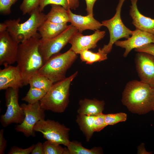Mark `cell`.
Masks as SVG:
<instances>
[{"instance_id": "obj_33", "label": "cell", "mask_w": 154, "mask_h": 154, "mask_svg": "<svg viewBox=\"0 0 154 154\" xmlns=\"http://www.w3.org/2000/svg\"><path fill=\"white\" fill-rule=\"evenodd\" d=\"M137 52H141L149 54L154 56V44H148L135 49Z\"/></svg>"}, {"instance_id": "obj_5", "label": "cell", "mask_w": 154, "mask_h": 154, "mask_svg": "<svg viewBox=\"0 0 154 154\" xmlns=\"http://www.w3.org/2000/svg\"><path fill=\"white\" fill-rule=\"evenodd\" d=\"M77 54L70 48L63 53L57 54L51 56L37 73L48 78L53 83L66 77L68 70L76 60Z\"/></svg>"}, {"instance_id": "obj_15", "label": "cell", "mask_w": 154, "mask_h": 154, "mask_svg": "<svg viewBox=\"0 0 154 154\" xmlns=\"http://www.w3.org/2000/svg\"><path fill=\"white\" fill-rule=\"evenodd\" d=\"M23 77L17 66L9 65L0 70V90L19 89L25 86Z\"/></svg>"}, {"instance_id": "obj_14", "label": "cell", "mask_w": 154, "mask_h": 154, "mask_svg": "<svg viewBox=\"0 0 154 154\" xmlns=\"http://www.w3.org/2000/svg\"><path fill=\"white\" fill-rule=\"evenodd\" d=\"M131 35L126 40H118L114 44L116 46L125 49L123 54L125 57H126L133 49L148 44H154V35L151 33L136 29L132 31Z\"/></svg>"}, {"instance_id": "obj_38", "label": "cell", "mask_w": 154, "mask_h": 154, "mask_svg": "<svg viewBox=\"0 0 154 154\" xmlns=\"http://www.w3.org/2000/svg\"><path fill=\"white\" fill-rule=\"evenodd\" d=\"M7 27L4 23H1L0 24V32H3L7 30Z\"/></svg>"}, {"instance_id": "obj_9", "label": "cell", "mask_w": 154, "mask_h": 154, "mask_svg": "<svg viewBox=\"0 0 154 154\" xmlns=\"http://www.w3.org/2000/svg\"><path fill=\"white\" fill-rule=\"evenodd\" d=\"M19 91V89L9 88L6 90L5 98L7 109L5 113L1 116L0 120L3 127L12 123L20 124L24 119L23 110L18 102Z\"/></svg>"}, {"instance_id": "obj_13", "label": "cell", "mask_w": 154, "mask_h": 154, "mask_svg": "<svg viewBox=\"0 0 154 154\" xmlns=\"http://www.w3.org/2000/svg\"><path fill=\"white\" fill-rule=\"evenodd\" d=\"M106 34L104 31L98 30L90 35H84L78 31L72 36L69 43L71 45L70 49L77 54L82 51L95 48L98 42L103 38Z\"/></svg>"}, {"instance_id": "obj_29", "label": "cell", "mask_w": 154, "mask_h": 154, "mask_svg": "<svg viewBox=\"0 0 154 154\" xmlns=\"http://www.w3.org/2000/svg\"><path fill=\"white\" fill-rule=\"evenodd\" d=\"M41 0H23L20 8L23 14H30L31 12L39 6Z\"/></svg>"}, {"instance_id": "obj_16", "label": "cell", "mask_w": 154, "mask_h": 154, "mask_svg": "<svg viewBox=\"0 0 154 154\" xmlns=\"http://www.w3.org/2000/svg\"><path fill=\"white\" fill-rule=\"evenodd\" d=\"M129 15L132 21V24L136 29L154 35V19L145 16L139 12L137 3L138 0H130Z\"/></svg>"}, {"instance_id": "obj_31", "label": "cell", "mask_w": 154, "mask_h": 154, "mask_svg": "<svg viewBox=\"0 0 154 154\" xmlns=\"http://www.w3.org/2000/svg\"><path fill=\"white\" fill-rule=\"evenodd\" d=\"M17 0H0V11L1 13L9 15L11 13V7Z\"/></svg>"}, {"instance_id": "obj_11", "label": "cell", "mask_w": 154, "mask_h": 154, "mask_svg": "<svg viewBox=\"0 0 154 154\" xmlns=\"http://www.w3.org/2000/svg\"><path fill=\"white\" fill-rule=\"evenodd\" d=\"M19 44L7 30L0 32V65L6 67L16 62Z\"/></svg>"}, {"instance_id": "obj_2", "label": "cell", "mask_w": 154, "mask_h": 154, "mask_svg": "<svg viewBox=\"0 0 154 154\" xmlns=\"http://www.w3.org/2000/svg\"><path fill=\"white\" fill-rule=\"evenodd\" d=\"M40 38V37H33L19 44L17 66L21 74L25 86L28 84L30 78L44 64L38 49Z\"/></svg>"}, {"instance_id": "obj_19", "label": "cell", "mask_w": 154, "mask_h": 154, "mask_svg": "<svg viewBox=\"0 0 154 154\" xmlns=\"http://www.w3.org/2000/svg\"><path fill=\"white\" fill-rule=\"evenodd\" d=\"M67 23L56 24L46 20L38 28L41 38L48 39L60 34L68 27Z\"/></svg>"}, {"instance_id": "obj_12", "label": "cell", "mask_w": 154, "mask_h": 154, "mask_svg": "<svg viewBox=\"0 0 154 154\" xmlns=\"http://www.w3.org/2000/svg\"><path fill=\"white\" fill-rule=\"evenodd\" d=\"M135 61L140 80L154 87V56L146 53L138 52Z\"/></svg>"}, {"instance_id": "obj_10", "label": "cell", "mask_w": 154, "mask_h": 154, "mask_svg": "<svg viewBox=\"0 0 154 154\" xmlns=\"http://www.w3.org/2000/svg\"><path fill=\"white\" fill-rule=\"evenodd\" d=\"M21 106L23 109L25 117L21 123L16 126L15 129L26 137H35L33 127L39 121L45 119V110L42 108L40 102L32 104L24 103Z\"/></svg>"}, {"instance_id": "obj_25", "label": "cell", "mask_w": 154, "mask_h": 154, "mask_svg": "<svg viewBox=\"0 0 154 154\" xmlns=\"http://www.w3.org/2000/svg\"><path fill=\"white\" fill-rule=\"evenodd\" d=\"M80 0H41L39 5L40 11L42 12L44 7L49 4L60 5L66 10L75 9L79 5Z\"/></svg>"}, {"instance_id": "obj_6", "label": "cell", "mask_w": 154, "mask_h": 154, "mask_svg": "<svg viewBox=\"0 0 154 154\" xmlns=\"http://www.w3.org/2000/svg\"><path fill=\"white\" fill-rule=\"evenodd\" d=\"M126 0H119L114 15L111 19L102 22V26L106 27L109 32L110 39L108 44L104 45L101 48L102 51L108 54L112 50V46L119 39L128 38L131 35L132 31L127 28L123 23L121 17L122 5Z\"/></svg>"}, {"instance_id": "obj_17", "label": "cell", "mask_w": 154, "mask_h": 154, "mask_svg": "<svg viewBox=\"0 0 154 154\" xmlns=\"http://www.w3.org/2000/svg\"><path fill=\"white\" fill-rule=\"evenodd\" d=\"M70 9L68 11L69 22L75 27L78 32L82 33L86 30L96 31L102 26L101 23L95 19L93 15H88L86 16L76 15L72 13Z\"/></svg>"}, {"instance_id": "obj_20", "label": "cell", "mask_w": 154, "mask_h": 154, "mask_svg": "<svg viewBox=\"0 0 154 154\" xmlns=\"http://www.w3.org/2000/svg\"><path fill=\"white\" fill-rule=\"evenodd\" d=\"M49 12L46 15V20L56 24H63L69 22L68 11L62 6L52 4Z\"/></svg>"}, {"instance_id": "obj_1", "label": "cell", "mask_w": 154, "mask_h": 154, "mask_svg": "<svg viewBox=\"0 0 154 154\" xmlns=\"http://www.w3.org/2000/svg\"><path fill=\"white\" fill-rule=\"evenodd\" d=\"M121 101L131 113L146 114L154 108V87L141 80L131 81L125 86Z\"/></svg>"}, {"instance_id": "obj_39", "label": "cell", "mask_w": 154, "mask_h": 154, "mask_svg": "<svg viewBox=\"0 0 154 154\" xmlns=\"http://www.w3.org/2000/svg\"><path fill=\"white\" fill-rule=\"evenodd\" d=\"M153 112H154V108H153Z\"/></svg>"}, {"instance_id": "obj_4", "label": "cell", "mask_w": 154, "mask_h": 154, "mask_svg": "<svg viewBox=\"0 0 154 154\" xmlns=\"http://www.w3.org/2000/svg\"><path fill=\"white\" fill-rule=\"evenodd\" d=\"M76 72L69 77L53 83L49 90L40 101L45 110L53 112H64L69 103V90L71 83L77 76Z\"/></svg>"}, {"instance_id": "obj_28", "label": "cell", "mask_w": 154, "mask_h": 154, "mask_svg": "<svg viewBox=\"0 0 154 154\" xmlns=\"http://www.w3.org/2000/svg\"><path fill=\"white\" fill-rule=\"evenodd\" d=\"M127 119L126 114L123 112L105 114V121L107 125H113L120 122L125 121Z\"/></svg>"}, {"instance_id": "obj_26", "label": "cell", "mask_w": 154, "mask_h": 154, "mask_svg": "<svg viewBox=\"0 0 154 154\" xmlns=\"http://www.w3.org/2000/svg\"><path fill=\"white\" fill-rule=\"evenodd\" d=\"M47 92L45 91L30 86V89L26 96L22 99V100L29 104H34L40 102L46 95Z\"/></svg>"}, {"instance_id": "obj_8", "label": "cell", "mask_w": 154, "mask_h": 154, "mask_svg": "<svg viewBox=\"0 0 154 154\" xmlns=\"http://www.w3.org/2000/svg\"><path fill=\"white\" fill-rule=\"evenodd\" d=\"M78 31L71 24L61 33L53 38L45 40L40 38L38 49L44 64L51 56L58 53Z\"/></svg>"}, {"instance_id": "obj_23", "label": "cell", "mask_w": 154, "mask_h": 154, "mask_svg": "<svg viewBox=\"0 0 154 154\" xmlns=\"http://www.w3.org/2000/svg\"><path fill=\"white\" fill-rule=\"evenodd\" d=\"M67 147L69 154H100L103 153L100 147H94L89 149L83 147L80 143L75 141H70Z\"/></svg>"}, {"instance_id": "obj_27", "label": "cell", "mask_w": 154, "mask_h": 154, "mask_svg": "<svg viewBox=\"0 0 154 154\" xmlns=\"http://www.w3.org/2000/svg\"><path fill=\"white\" fill-rule=\"evenodd\" d=\"M60 144L47 140L43 143L44 154H69L67 148Z\"/></svg>"}, {"instance_id": "obj_37", "label": "cell", "mask_w": 154, "mask_h": 154, "mask_svg": "<svg viewBox=\"0 0 154 154\" xmlns=\"http://www.w3.org/2000/svg\"><path fill=\"white\" fill-rule=\"evenodd\" d=\"M137 154H151L152 153L147 151L145 147V144L143 143H141L137 148Z\"/></svg>"}, {"instance_id": "obj_36", "label": "cell", "mask_w": 154, "mask_h": 154, "mask_svg": "<svg viewBox=\"0 0 154 154\" xmlns=\"http://www.w3.org/2000/svg\"><path fill=\"white\" fill-rule=\"evenodd\" d=\"M31 154H44L43 144L39 142L35 145L34 147Z\"/></svg>"}, {"instance_id": "obj_18", "label": "cell", "mask_w": 154, "mask_h": 154, "mask_svg": "<svg viewBox=\"0 0 154 154\" xmlns=\"http://www.w3.org/2000/svg\"><path fill=\"white\" fill-rule=\"evenodd\" d=\"M79 104L78 114L95 116L102 113L105 103L104 100L85 98L80 100Z\"/></svg>"}, {"instance_id": "obj_7", "label": "cell", "mask_w": 154, "mask_h": 154, "mask_svg": "<svg viewBox=\"0 0 154 154\" xmlns=\"http://www.w3.org/2000/svg\"><path fill=\"white\" fill-rule=\"evenodd\" d=\"M33 130L41 133L47 140L66 147L70 141L69 136L70 129L58 121L48 119L41 120L35 125Z\"/></svg>"}, {"instance_id": "obj_30", "label": "cell", "mask_w": 154, "mask_h": 154, "mask_svg": "<svg viewBox=\"0 0 154 154\" xmlns=\"http://www.w3.org/2000/svg\"><path fill=\"white\" fill-rule=\"evenodd\" d=\"M107 126L105 121V114L102 113L95 116L93 125L94 132H99Z\"/></svg>"}, {"instance_id": "obj_24", "label": "cell", "mask_w": 154, "mask_h": 154, "mask_svg": "<svg viewBox=\"0 0 154 154\" xmlns=\"http://www.w3.org/2000/svg\"><path fill=\"white\" fill-rule=\"evenodd\" d=\"M28 84L30 86L41 89L47 92L53 83L47 77L37 73L30 78Z\"/></svg>"}, {"instance_id": "obj_21", "label": "cell", "mask_w": 154, "mask_h": 154, "mask_svg": "<svg viewBox=\"0 0 154 154\" xmlns=\"http://www.w3.org/2000/svg\"><path fill=\"white\" fill-rule=\"evenodd\" d=\"M95 116L78 114L76 121L84 135L86 141H89L94 131L93 125Z\"/></svg>"}, {"instance_id": "obj_32", "label": "cell", "mask_w": 154, "mask_h": 154, "mask_svg": "<svg viewBox=\"0 0 154 154\" xmlns=\"http://www.w3.org/2000/svg\"><path fill=\"white\" fill-rule=\"evenodd\" d=\"M35 144H33L29 148L23 149L14 146L12 147L7 154H29L31 153L35 146Z\"/></svg>"}, {"instance_id": "obj_22", "label": "cell", "mask_w": 154, "mask_h": 154, "mask_svg": "<svg viewBox=\"0 0 154 154\" xmlns=\"http://www.w3.org/2000/svg\"><path fill=\"white\" fill-rule=\"evenodd\" d=\"M79 54L82 61L89 64L104 61L108 59L107 54L104 53L100 48L96 52H94L89 50H85L80 52Z\"/></svg>"}, {"instance_id": "obj_34", "label": "cell", "mask_w": 154, "mask_h": 154, "mask_svg": "<svg viewBox=\"0 0 154 154\" xmlns=\"http://www.w3.org/2000/svg\"><path fill=\"white\" fill-rule=\"evenodd\" d=\"M3 129L0 131V154H4L5 151L7 146V141L4 136Z\"/></svg>"}, {"instance_id": "obj_3", "label": "cell", "mask_w": 154, "mask_h": 154, "mask_svg": "<svg viewBox=\"0 0 154 154\" xmlns=\"http://www.w3.org/2000/svg\"><path fill=\"white\" fill-rule=\"evenodd\" d=\"M30 14L29 19L22 23H20L19 18L17 19L6 20L4 22L10 36L19 43L33 37H40L37 31L39 27L46 20V15L40 11L39 6Z\"/></svg>"}, {"instance_id": "obj_35", "label": "cell", "mask_w": 154, "mask_h": 154, "mask_svg": "<svg viewBox=\"0 0 154 154\" xmlns=\"http://www.w3.org/2000/svg\"><path fill=\"white\" fill-rule=\"evenodd\" d=\"M86 5V10L88 15H93L94 5L97 0H85Z\"/></svg>"}]
</instances>
